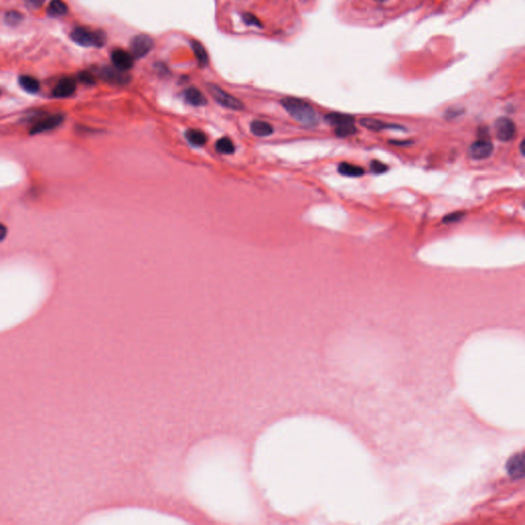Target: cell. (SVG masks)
Wrapping results in <instances>:
<instances>
[{"instance_id": "4fadbf2b", "label": "cell", "mask_w": 525, "mask_h": 525, "mask_svg": "<svg viewBox=\"0 0 525 525\" xmlns=\"http://www.w3.org/2000/svg\"><path fill=\"white\" fill-rule=\"evenodd\" d=\"M184 96L186 102L194 107H202L205 106L207 103L204 95L196 88H190L186 90Z\"/></svg>"}, {"instance_id": "ffe728a7", "label": "cell", "mask_w": 525, "mask_h": 525, "mask_svg": "<svg viewBox=\"0 0 525 525\" xmlns=\"http://www.w3.org/2000/svg\"><path fill=\"white\" fill-rule=\"evenodd\" d=\"M186 138L193 146H203L207 142V137L204 133L198 129H189L186 133Z\"/></svg>"}, {"instance_id": "277c9868", "label": "cell", "mask_w": 525, "mask_h": 525, "mask_svg": "<svg viewBox=\"0 0 525 525\" xmlns=\"http://www.w3.org/2000/svg\"><path fill=\"white\" fill-rule=\"evenodd\" d=\"M153 39L146 34H139L132 39L130 51L132 55L136 59H142L146 57L153 49Z\"/></svg>"}, {"instance_id": "44dd1931", "label": "cell", "mask_w": 525, "mask_h": 525, "mask_svg": "<svg viewBox=\"0 0 525 525\" xmlns=\"http://www.w3.org/2000/svg\"><path fill=\"white\" fill-rule=\"evenodd\" d=\"M215 148L222 154H232L235 151V146H234L233 142L229 138H227V137L221 138L216 142Z\"/></svg>"}, {"instance_id": "3957f363", "label": "cell", "mask_w": 525, "mask_h": 525, "mask_svg": "<svg viewBox=\"0 0 525 525\" xmlns=\"http://www.w3.org/2000/svg\"><path fill=\"white\" fill-rule=\"evenodd\" d=\"M208 91L213 98V100L221 105L224 108L230 109V110H242L244 108L241 101H239L237 98L233 97L232 95L228 94L224 90H222L220 86L215 84H208Z\"/></svg>"}, {"instance_id": "ba28073f", "label": "cell", "mask_w": 525, "mask_h": 525, "mask_svg": "<svg viewBox=\"0 0 525 525\" xmlns=\"http://www.w3.org/2000/svg\"><path fill=\"white\" fill-rule=\"evenodd\" d=\"M496 138L501 142L511 141L516 134V125L513 120L508 117H500L494 124Z\"/></svg>"}, {"instance_id": "d6986e66", "label": "cell", "mask_w": 525, "mask_h": 525, "mask_svg": "<svg viewBox=\"0 0 525 525\" xmlns=\"http://www.w3.org/2000/svg\"><path fill=\"white\" fill-rule=\"evenodd\" d=\"M48 13L52 17H62L68 13V7L63 0H52Z\"/></svg>"}, {"instance_id": "9c48e42d", "label": "cell", "mask_w": 525, "mask_h": 525, "mask_svg": "<svg viewBox=\"0 0 525 525\" xmlns=\"http://www.w3.org/2000/svg\"><path fill=\"white\" fill-rule=\"evenodd\" d=\"M111 61L115 68L127 71L134 66V57L124 50H114L111 53Z\"/></svg>"}, {"instance_id": "603a6c76", "label": "cell", "mask_w": 525, "mask_h": 525, "mask_svg": "<svg viewBox=\"0 0 525 525\" xmlns=\"http://www.w3.org/2000/svg\"><path fill=\"white\" fill-rule=\"evenodd\" d=\"M335 132H336V135L338 137L346 138V137H350V136L355 135L357 133V128L355 127L354 124H348V125L336 127Z\"/></svg>"}, {"instance_id": "2e32d148", "label": "cell", "mask_w": 525, "mask_h": 525, "mask_svg": "<svg viewBox=\"0 0 525 525\" xmlns=\"http://www.w3.org/2000/svg\"><path fill=\"white\" fill-rule=\"evenodd\" d=\"M338 169L341 174H343L345 177H350V178H358L365 173V170L363 169V167L353 165L348 162L340 163Z\"/></svg>"}, {"instance_id": "52a82bcc", "label": "cell", "mask_w": 525, "mask_h": 525, "mask_svg": "<svg viewBox=\"0 0 525 525\" xmlns=\"http://www.w3.org/2000/svg\"><path fill=\"white\" fill-rule=\"evenodd\" d=\"M64 120L65 116L63 114H54L46 118H42L32 126V128L30 129V135H38L49 130H53L60 126L64 122Z\"/></svg>"}, {"instance_id": "6da1fadb", "label": "cell", "mask_w": 525, "mask_h": 525, "mask_svg": "<svg viewBox=\"0 0 525 525\" xmlns=\"http://www.w3.org/2000/svg\"><path fill=\"white\" fill-rule=\"evenodd\" d=\"M282 107L299 123L307 127H314L319 123V116L316 110L306 101L287 97L281 100Z\"/></svg>"}, {"instance_id": "83f0119b", "label": "cell", "mask_w": 525, "mask_h": 525, "mask_svg": "<svg viewBox=\"0 0 525 525\" xmlns=\"http://www.w3.org/2000/svg\"><path fill=\"white\" fill-rule=\"evenodd\" d=\"M7 235H8V228L4 224L0 223V242L6 239Z\"/></svg>"}, {"instance_id": "cb8c5ba5", "label": "cell", "mask_w": 525, "mask_h": 525, "mask_svg": "<svg viewBox=\"0 0 525 525\" xmlns=\"http://www.w3.org/2000/svg\"><path fill=\"white\" fill-rule=\"evenodd\" d=\"M370 170L376 174H382L388 170V166L379 160H373L370 162Z\"/></svg>"}, {"instance_id": "8fae6325", "label": "cell", "mask_w": 525, "mask_h": 525, "mask_svg": "<svg viewBox=\"0 0 525 525\" xmlns=\"http://www.w3.org/2000/svg\"><path fill=\"white\" fill-rule=\"evenodd\" d=\"M360 124L364 128L373 130V132H381V130L388 129V128H391V129H403V127H401V126L389 124V123H386V122H384V121H382L380 119H375V118H362L360 120Z\"/></svg>"}, {"instance_id": "ac0fdd59", "label": "cell", "mask_w": 525, "mask_h": 525, "mask_svg": "<svg viewBox=\"0 0 525 525\" xmlns=\"http://www.w3.org/2000/svg\"><path fill=\"white\" fill-rule=\"evenodd\" d=\"M191 46H192V49L194 51V54H195L196 60L198 62V65L200 67H206L208 65V55H207L204 47L201 43H199L198 41H196V40H193L191 42Z\"/></svg>"}, {"instance_id": "d4e9b609", "label": "cell", "mask_w": 525, "mask_h": 525, "mask_svg": "<svg viewBox=\"0 0 525 525\" xmlns=\"http://www.w3.org/2000/svg\"><path fill=\"white\" fill-rule=\"evenodd\" d=\"M464 215H465L464 211H454L452 213L445 215L442 218V222L444 224H452V223H455V222H458L460 220H462L464 217Z\"/></svg>"}, {"instance_id": "30bf717a", "label": "cell", "mask_w": 525, "mask_h": 525, "mask_svg": "<svg viewBox=\"0 0 525 525\" xmlns=\"http://www.w3.org/2000/svg\"><path fill=\"white\" fill-rule=\"evenodd\" d=\"M76 91V82L71 77H64L59 80L57 85L53 91V96L55 98L64 99L72 96Z\"/></svg>"}, {"instance_id": "9a60e30c", "label": "cell", "mask_w": 525, "mask_h": 525, "mask_svg": "<svg viewBox=\"0 0 525 525\" xmlns=\"http://www.w3.org/2000/svg\"><path fill=\"white\" fill-rule=\"evenodd\" d=\"M250 130L256 137H268L274 132L270 123L262 120H253L250 124Z\"/></svg>"}, {"instance_id": "5b68a950", "label": "cell", "mask_w": 525, "mask_h": 525, "mask_svg": "<svg viewBox=\"0 0 525 525\" xmlns=\"http://www.w3.org/2000/svg\"><path fill=\"white\" fill-rule=\"evenodd\" d=\"M493 152V145L488 137H480L469 148V155L475 160H483L488 158Z\"/></svg>"}, {"instance_id": "e0dca14e", "label": "cell", "mask_w": 525, "mask_h": 525, "mask_svg": "<svg viewBox=\"0 0 525 525\" xmlns=\"http://www.w3.org/2000/svg\"><path fill=\"white\" fill-rule=\"evenodd\" d=\"M19 82H20L21 88L29 94H36L40 89V84H39L38 80L35 79L34 77H31L28 75L21 76L19 79Z\"/></svg>"}, {"instance_id": "7a4b0ae2", "label": "cell", "mask_w": 525, "mask_h": 525, "mask_svg": "<svg viewBox=\"0 0 525 525\" xmlns=\"http://www.w3.org/2000/svg\"><path fill=\"white\" fill-rule=\"evenodd\" d=\"M70 37L73 42L85 48H102L106 43V34L100 30H91L84 27L75 28Z\"/></svg>"}, {"instance_id": "4316f807", "label": "cell", "mask_w": 525, "mask_h": 525, "mask_svg": "<svg viewBox=\"0 0 525 525\" xmlns=\"http://www.w3.org/2000/svg\"><path fill=\"white\" fill-rule=\"evenodd\" d=\"M79 79L81 82L88 84V85H93L96 83V79L94 77V75L90 72H86V71H83V72H80L79 75H78Z\"/></svg>"}, {"instance_id": "8992f818", "label": "cell", "mask_w": 525, "mask_h": 525, "mask_svg": "<svg viewBox=\"0 0 525 525\" xmlns=\"http://www.w3.org/2000/svg\"><path fill=\"white\" fill-rule=\"evenodd\" d=\"M99 75L104 81L114 85H125L130 81V76L125 71L115 67H104Z\"/></svg>"}, {"instance_id": "7402d4cb", "label": "cell", "mask_w": 525, "mask_h": 525, "mask_svg": "<svg viewBox=\"0 0 525 525\" xmlns=\"http://www.w3.org/2000/svg\"><path fill=\"white\" fill-rule=\"evenodd\" d=\"M22 20H23L22 14H20L19 12H16V11H11V12L7 13L5 16V21L10 26H17L22 22Z\"/></svg>"}, {"instance_id": "5bb4252c", "label": "cell", "mask_w": 525, "mask_h": 525, "mask_svg": "<svg viewBox=\"0 0 525 525\" xmlns=\"http://www.w3.org/2000/svg\"><path fill=\"white\" fill-rule=\"evenodd\" d=\"M507 471L510 476L515 478H521L523 476V456L522 453L516 454L511 457L507 464Z\"/></svg>"}, {"instance_id": "7c38bea8", "label": "cell", "mask_w": 525, "mask_h": 525, "mask_svg": "<svg viewBox=\"0 0 525 525\" xmlns=\"http://www.w3.org/2000/svg\"><path fill=\"white\" fill-rule=\"evenodd\" d=\"M324 119L329 124H331L335 127H340V126H344V125H348V124H354L353 116H351L349 114L339 113V112L329 113L325 115Z\"/></svg>"}, {"instance_id": "484cf974", "label": "cell", "mask_w": 525, "mask_h": 525, "mask_svg": "<svg viewBox=\"0 0 525 525\" xmlns=\"http://www.w3.org/2000/svg\"><path fill=\"white\" fill-rule=\"evenodd\" d=\"M242 19L244 21V23L246 25H249V26H255V27H261V23L260 21L255 17L253 16L252 14H244L242 16Z\"/></svg>"}, {"instance_id": "f1b7e54d", "label": "cell", "mask_w": 525, "mask_h": 525, "mask_svg": "<svg viewBox=\"0 0 525 525\" xmlns=\"http://www.w3.org/2000/svg\"><path fill=\"white\" fill-rule=\"evenodd\" d=\"M524 146H525V143H524V141H522L521 144H520V152H521L522 155H524V152H525L524 151Z\"/></svg>"}]
</instances>
